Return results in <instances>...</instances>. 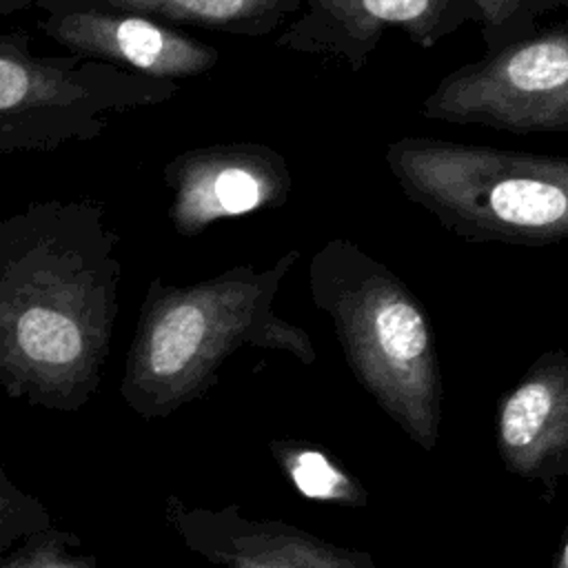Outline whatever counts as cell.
<instances>
[{
  "instance_id": "cell-1",
  "label": "cell",
  "mask_w": 568,
  "mask_h": 568,
  "mask_svg": "<svg viewBox=\"0 0 568 568\" xmlns=\"http://www.w3.org/2000/svg\"><path fill=\"white\" fill-rule=\"evenodd\" d=\"M120 235L100 200H40L0 217V388L75 413L95 395L118 317Z\"/></svg>"
},
{
  "instance_id": "cell-14",
  "label": "cell",
  "mask_w": 568,
  "mask_h": 568,
  "mask_svg": "<svg viewBox=\"0 0 568 568\" xmlns=\"http://www.w3.org/2000/svg\"><path fill=\"white\" fill-rule=\"evenodd\" d=\"M477 13V27L486 53L521 42L539 31V20L559 9H568V0H468Z\"/></svg>"
},
{
  "instance_id": "cell-7",
  "label": "cell",
  "mask_w": 568,
  "mask_h": 568,
  "mask_svg": "<svg viewBox=\"0 0 568 568\" xmlns=\"http://www.w3.org/2000/svg\"><path fill=\"white\" fill-rule=\"evenodd\" d=\"M171 191L169 222L182 237L211 224L286 204L293 173L284 155L260 142H220L171 158L162 169Z\"/></svg>"
},
{
  "instance_id": "cell-16",
  "label": "cell",
  "mask_w": 568,
  "mask_h": 568,
  "mask_svg": "<svg viewBox=\"0 0 568 568\" xmlns=\"http://www.w3.org/2000/svg\"><path fill=\"white\" fill-rule=\"evenodd\" d=\"M51 526H55L51 510L36 495L18 488L0 464V552Z\"/></svg>"
},
{
  "instance_id": "cell-13",
  "label": "cell",
  "mask_w": 568,
  "mask_h": 568,
  "mask_svg": "<svg viewBox=\"0 0 568 568\" xmlns=\"http://www.w3.org/2000/svg\"><path fill=\"white\" fill-rule=\"evenodd\" d=\"M268 450L302 497L346 508H364L368 504L364 484L317 446L300 439H271Z\"/></svg>"
},
{
  "instance_id": "cell-5",
  "label": "cell",
  "mask_w": 568,
  "mask_h": 568,
  "mask_svg": "<svg viewBox=\"0 0 568 568\" xmlns=\"http://www.w3.org/2000/svg\"><path fill=\"white\" fill-rule=\"evenodd\" d=\"M178 91V82L73 53L38 55L22 27L0 31V153L91 142L104 133L106 115L169 102Z\"/></svg>"
},
{
  "instance_id": "cell-3",
  "label": "cell",
  "mask_w": 568,
  "mask_h": 568,
  "mask_svg": "<svg viewBox=\"0 0 568 568\" xmlns=\"http://www.w3.org/2000/svg\"><path fill=\"white\" fill-rule=\"evenodd\" d=\"M308 291L331 320L357 384L419 448L435 450L442 368L417 295L395 271L346 237H333L315 251Z\"/></svg>"
},
{
  "instance_id": "cell-10",
  "label": "cell",
  "mask_w": 568,
  "mask_h": 568,
  "mask_svg": "<svg viewBox=\"0 0 568 568\" xmlns=\"http://www.w3.org/2000/svg\"><path fill=\"white\" fill-rule=\"evenodd\" d=\"M162 513L182 544L217 568H377L368 550L337 546L282 519L248 517L237 504L204 508L169 495Z\"/></svg>"
},
{
  "instance_id": "cell-8",
  "label": "cell",
  "mask_w": 568,
  "mask_h": 568,
  "mask_svg": "<svg viewBox=\"0 0 568 568\" xmlns=\"http://www.w3.org/2000/svg\"><path fill=\"white\" fill-rule=\"evenodd\" d=\"M44 11L38 29L67 53L155 80H191L211 71L220 51L178 27L106 7L33 4Z\"/></svg>"
},
{
  "instance_id": "cell-6",
  "label": "cell",
  "mask_w": 568,
  "mask_h": 568,
  "mask_svg": "<svg viewBox=\"0 0 568 568\" xmlns=\"http://www.w3.org/2000/svg\"><path fill=\"white\" fill-rule=\"evenodd\" d=\"M419 115L517 135L568 133V22L446 73Z\"/></svg>"
},
{
  "instance_id": "cell-9",
  "label": "cell",
  "mask_w": 568,
  "mask_h": 568,
  "mask_svg": "<svg viewBox=\"0 0 568 568\" xmlns=\"http://www.w3.org/2000/svg\"><path fill=\"white\" fill-rule=\"evenodd\" d=\"M304 13L275 40L277 49L342 60L362 71L388 29L424 49L466 22H477L468 0H304Z\"/></svg>"
},
{
  "instance_id": "cell-12",
  "label": "cell",
  "mask_w": 568,
  "mask_h": 568,
  "mask_svg": "<svg viewBox=\"0 0 568 568\" xmlns=\"http://www.w3.org/2000/svg\"><path fill=\"white\" fill-rule=\"evenodd\" d=\"M36 4L106 7L171 27H197L242 38H264L304 7V0H36Z\"/></svg>"
},
{
  "instance_id": "cell-2",
  "label": "cell",
  "mask_w": 568,
  "mask_h": 568,
  "mask_svg": "<svg viewBox=\"0 0 568 568\" xmlns=\"http://www.w3.org/2000/svg\"><path fill=\"white\" fill-rule=\"evenodd\" d=\"M297 260L300 248H288L266 268L237 264L184 286L153 277L124 362V404L142 419L169 417L206 395L224 362L244 346L313 364L311 335L275 311L280 284Z\"/></svg>"
},
{
  "instance_id": "cell-17",
  "label": "cell",
  "mask_w": 568,
  "mask_h": 568,
  "mask_svg": "<svg viewBox=\"0 0 568 568\" xmlns=\"http://www.w3.org/2000/svg\"><path fill=\"white\" fill-rule=\"evenodd\" d=\"M33 4H36V0H0V18L20 13Z\"/></svg>"
},
{
  "instance_id": "cell-11",
  "label": "cell",
  "mask_w": 568,
  "mask_h": 568,
  "mask_svg": "<svg viewBox=\"0 0 568 568\" xmlns=\"http://www.w3.org/2000/svg\"><path fill=\"white\" fill-rule=\"evenodd\" d=\"M495 444L504 468L541 486L552 501L568 481V353L544 351L499 397Z\"/></svg>"
},
{
  "instance_id": "cell-18",
  "label": "cell",
  "mask_w": 568,
  "mask_h": 568,
  "mask_svg": "<svg viewBox=\"0 0 568 568\" xmlns=\"http://www.w3.org/2000/svg\"><path fill=\"white\" fill-rule=\"evenodd\" d=\"M550 568H568V530H566L561 544L557 546V550H555V555H552Z\"/></svg>"
},
{
  "instance_id": "cell-15",
  "label": "cell",
  "mask_w": 568,
  "mask_h": 568,
  "mask_svg": "<svg viewBox=\"0 0 568 568\" xmlns=\"http://www.w3.org/2000/svg\"><path fill=\"white\" fill-rule=\"evenodd\" d=\"M0 568H100L84 541L55 526L36 532L0 552Z\"/></svg>"
},
{
  "instance_id": "cell-4",
  "label": "cell",
  "mask_w": 568,
  "mask_h": 568,
  "mask_svg": "<svg viewBox=\"0 0 568 568\" xmlns=\"http://www.w3.org/2000/svg\"><path fill=\"white\" fill-rule=\"evenodd\" d=\"M384 162L397 189L464 242H568V158L402 135Z\"/></svg>"
}]
</instances>
